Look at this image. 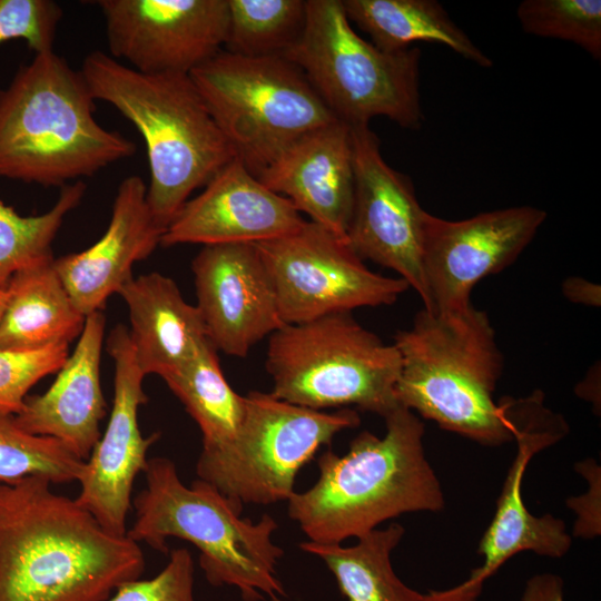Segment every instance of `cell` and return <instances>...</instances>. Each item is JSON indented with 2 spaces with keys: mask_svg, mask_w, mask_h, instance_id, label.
Returning <instances> with one entry per match:
<instances>
[{
  "mask_svg": "<svg viewBox=\"0 0 601 601\" xmlns=\"http://www.w3.org/2000/svg\"><path fill=\"white\" fill-rule=\"evenodd\" d=\"M50 485L40 476L0 485V601H106L142 574L139 543Z\"/></svg>",
  "mask_w": 601,
  "mask_h": 601,
  "instance_id": "6da1fadb",
  "label": "cell"
},
{
  "mask_svg": "<svg viewBox=\"0 0 601 601\" xmlns=\"http://www.w3.org/2000/svg\"><path fill=\"white\" fill-rule=\"evenodd\" d=\"M384 420L383 437L363 431L346 454L325 451L317 460L316 483L289 497L288 515L308 541L342 543L403 513L444 508L424 453L423 422L401 405Z\"/></svg>",
  "mask_w": 601,
  "mask_h": 601,
  "instance_id": "7a4b0ae2",
  "label": "cell"
},
{
  "mask_svg": "<svg viewBox=\"0 0 601 601\" xmlns=\"http://www.w3.org/2000/svg\"><path fill=\"white\" fill-rule=\"evenodd\" d=\"M96 101L80 70L35 53L0 89V177L63 187L134 156V141L96 120Z\"/></svg>",
  "mask_w": 601,
  "mask_h": 601,
  "instance_id": "3957f363",
  "label": "cell"
},
{
  "mask_svg": "<svg viewBox=\"0 0 601 601\" xmlns=\"http://www.w3.org/2000/svg\"><path fill=\"white\" fill-rule=\"evenodd\" d=\"M96 100L141 135L150 179L147 204L164 229L198 188L237 155L186 73H142L95 50L80 69Z\"/></svg>",
  "mask_w": 601,
  "mask_h": 601,
  "instance_id": "277c9868",
  "label": "cell"
},
{
  "mask_svg": "<svg viewBox=\"0 0 601 601\" xmlns=\"http://www.w3.org/2000/svg\"><path fill=\"white\" fill-rule=\"evenodd\" d=\"M393 344L401 356V406L482 445L513 440L504 407L494 401L503 356L485 312L473 304L446 313L423 308Z\"/></svg>",
  "mask_w": 601,
  "mask_h": 601,
  "instance_id": "5b68a950",
  "label": "cell"
},
{
  "mask_svg": "<svg viewBox=\"0 0 601 601\" xmlns=\"http://www.w3.org/2000/svg\"><path fill=\"white\" fill-rule=\"evenodd\" d=\"M144 474L146 486L134 499L136 516L127 531L131 540L167 552V539H183L198 549L214 587H235L244 601H285L276 574L284 551L272 540L278 525L269 514L258 522L242 519L243 505L200 479L186 486L167 457L149 459Z\"/></svg>",
  "mask_w": 601,
  "mask_h": 601,
  "instance_id": "8992f818",
  "label": "cell"
},
{
  "mask_svg": "<svg viewBox=\"0 0 601 601\" xmlns=\"http://www.w3.org/2000/svg\"><path fill=\"white\" fill-rule=\"evenodd\" d=\"M265 365L270 394L295 405L317 411L355 406L383 418L400 406L396 346L352 313L282 326L269 336Z\"/></svg>",
  "mask_w": 601,
  "mask_h": 601,
  "instance_id": "52a82bcc",
  "label": "cell"
},
{
  "mask_svg": "<svg viewBox=\"0 0 601 601\" xmlns=\"http://www.w3.org/2000/svg\"><path fill=\"white\" fill-rule=\"evenodd\" d=\"M421 50L384 51L362 38L342 0H306V22L285 55L306 76L331 112L351 127L383 116L410 130L424 116Z\"/></svg>",
  "mask_w": 601,
  "mask_h": 601,
  "instance_id": "ba28073f",
  "label": "cell"
},
{
  "mask_svg": "<svg viewBox=\"0 0 601 601\" xmlns=\"http://www.w3.org/2000/svg\"><path fill=\"white\" fill-rule=\"evenodd\" d=\"M189 76L237 158L257 178L294 142L338 120L285 56L221 50Z\"/></svg>",
  "mask_w": 601,
  "mask_h": 601,
  "instance_id": "9c48e42d",
  "label": "cell"
},
{
  "mask_svg": "<svg viewBox=\"0 0 601 601\" xmlns=\"http://www.w3.org/2000/svg\"><path fill=\"white\" fill-rule=\"evenodd\" d=\"M359 422L353 408L317 411L252 391L234 440L201 447L196 473L240 505L288 501L298 471L337 433Z\"/></svg>",
  "mask_w": 601,
  "mask_h": 601,
  "instance_id": "30bf717a",
  "label": "cell"
},
{
  "mask_svg": "<svg viewBox=\"0 0 601 601\" xmlns=\"http://www.w3.org/2000/svg\"><path fill=\"white\" fill-rule=\"evenodd\" d=\"M256 246L285 325L391 305L410 288L400 277L372 272L347 239L311 220L292 234Z\"/></svg>",
  "mask_w": 601,
  "mask_h": 601,
  "instance_id": "8fae6325",
  "label": "cell"
},
{
  "mask_svg": "<svg viewBox=\"0 0 601 601\" xmlns=\"http://www.w3.org/2000/svg\"><path fill=\"white\" fill-rule=\"evenodd\" d=\"M506 411L518 451L497 499L494 516L480 541L479 553L483 563L460 585L441 590L442 601H475L485 580L516 553L531 551L561 558L571 548L572 539L564 522L551 514L533 515L521 493L522 479L532 456L561 440L568 432V425L562 416L544 407L540 391L525 398L510 400Z\"/></svg>",
  "mask_w": 601,
  "mask_h": 601,
  "instance_id": "7c38bea8",
  "label": "cell"
},
{
  "mask_svg": "<svg viewBox=\"0 0 601 601\" xmlns=\"http://www.w3.org/2000/svg\"><path fill=\"white\" fill-rule=\"evenodd\" d=\"M354 199L346 238L352 249L397 273L427 305L422 265L424 218L411 178L391 167L370 125L352 127Z\"/></svg>",
  "mask_w": 601,
  "mask_h": 601,
  "instance_id": "4fadbf2b",
  "label": "cell"
},
{
  "mask_svg": "<svg viewBox=\"0 0 601 601\" xmlns=\"http://www.w3.org/2000/svg\"><path fill=\"white\" fill-rule=\"evenodd\" d=\"M546 219L543 209L515 206L462 220L425 214L422 265L428 312L461 311L474 286L509 267Z\"/></svg>",
  "mask_w": 601,
  "mask_h": 601,
  "instance_id": "5bb4252c",
  "label": "cell"
},
{
  "mask_svg": "<svg viewBox=\"0 0 601 601\" xmlns=\"http://www.w3.org/2000/svg\"><path fill=\"white\" fill-rule=\"evenodd\" d=\"M109 56L142 73H186L224 50L228 0H97Z\"/></svg>",
  "mask_w": 601,
  "mask_h": 601,
  "instance_id": "9a60e30c",
  "label": "cell"
},
{
  "mask_svg": "<svg viewBox=\"0 0 601 601\" xmlns=\"http://www.w3.org/2000/svg\"><path fill=\"white\" fill-rule=\"evenodd\" d=\"M107 352L115 363L112 410L105 433L85 461L80 492L75 500L107 532L127 535L132 485L144 472L147 452L159 434L145 437L139 428L138 411L148 401L142 390L146 375L137 363L125 325L112 328Z\"/></svg>",
  "mask_w": 601,
  "mask_h": 601,
  "instance_id": "2e32d148",
  "label": "cell"
},
{
  "mask_svg": "<svg viewBox=\"0 0 601 601\" xmlns=\"http://www.w3.org/2000/svg\"><path fill=\"white\" fill-rule=\"evenodd\" d=\"M197 309L216 351L245 357L284 326L256 244L205 245L191 263Z\"/></svg>",
  "mask_w": 601,
  "mask_h": 601,
  "instance_id": "e0dca14e",
  "label": "cell"
},
{
  "mask_svg": "<svg viewBox=\"0 0 601 601\" xmlns=\"http://www.w3.org/2000/svg\"><path fill=\"white\" fill-rule=\"evenodd\" d=\"M304 223L287 198L268 189L236 157L180 208L160 245L258 244L292 234Z\"/></svg>",
  "mask_w": 601,
  "mask_h": 601,
  "instance_id": "ac0fdd59",
  "label": "cell"
},
{
  "mask_svg": "<svg viewBox=\"0 0 601 601\" xmlns=\"http://www.w3.org/2000/svg\"><path fill=\"white\" fill-rule=\"evenodd\" d=\"M146 195L141 177H126L102 236L79 253L53 258L57 274L85 316L102 312L108 298L132 277L134 264L160 245L164 229L155 221Z\"/></svg>",
  "mask_w": 601,
  "mask_h": 601,
  "instance_id": "d6986e66",
  "label": "cell"
},
{
  "mask_svg": "<svg viewBox=\"0 0 601 601\" xmlns=\"http://www.w3.org/2000/svg\"><path fill=\"white\" fill-rule=\"evenodd\" d=\"M258 179L311 221L347 239L355 180L351 126L335 120L307 134Z\"/></svg>",
  "mask_w": 601,
  "mask_h": 601,
  "instance_id": "ffe728a7",
  "label": "cell"
},
{
  "mask_svg": "<svg viewBox=\"0 0 601 601\" xmlns=\"http://www.w3.org/2000/svg\"><path fill=\"white\" fill-rule=\"evenodd\" d=\"M106 318L102 312L86 316L76 348L42 394L28 395L14 416L26 432L62 442L86 461L100 434L106 401L100 384V359Z\"/></svg>",
  "mask_w": 601,
  "mask_h": 601,
  "instance_id": "44dd1931",
  "label": "cell"
},
{
  "mask_svg": "<svg viewBox=\"0 0 601 601\" xmlns=\"http://www.w3.org/2000/svg\"><path fill=\"white\" fill-rule=\"evenodd\" d=\"M118 294L127 305L129 336L145 375L162 378L209 342L197 307L185 300L170 277L157 272L132 276Z\"/></svg>",
  "mask_w": 601,
  "mask_h": 601,
  "instance_id": "7402d4cb",
  "label": "cell"
},
{
  "mask_svg": "<svg viewBox=\"0 0 601 601\" xmlns=\"http://www.w3.org/2000/svg\"><path fill=\"white\" fill-rule=\"evenodd\" d=\"M53 258L21 268L9 279L0 317V348L36 351L69 345L80 336L86 316L62 284Z\"/></svg>",
  "mask_w": 601,
  "mask_h": 601,
  "instance_id": "603a6c76",
  "label": "cell"
},
{
  "mask_svg": "<svg viewBox=\"0 0 601 601\" xmlns=\"http://www.w3.org/2000/svg\"><path fill=\"white\" fill-rule=\"evenodd\" d=\"M348 20L384 51H401L415 42L446 46L483 68L492 59L450 18L436 0H342Z\"/></svg>",
  "mask_w": 601,
  "mask_h": 601,
  "instance_id": "cb8c5ba5",
  "label": "cell"
},
{
  "mask_svg": "<svg viewBox=\"0 0 601 601\" xmlns=\"http://www.w3.org/2000/svg\"><path fill=\"white\" fill-rule=\"evenodd\" d=\"M403 535L404 528L392 523L352 546L305 541L299 548L324 561L347 601H428L427 593L404 584L393 570L391 553Z\"/></svg>",
  "mask_w": 601,
  "mask_h": 601,
  "instance_id": "d4e9b609",
  "label": "cell"
},
{
  "mask_svg": "<svg viewBox=\"0 0 601 601\" xmlns=\"http://www.w3.org/2000/svg\"><path fill=\"white\" fill-rule=\"evenodd\" d=\"M162 380L200 428L203 447H218L234 440L244 418L245 396L225 378L210 342Z\"/></svg>",
  "mask_w": 601,
  "mask_h": 601,
  "instance_id": "484cf974",
  "label": "cell"
},
{
  "mask_svg": "<svg viewBox=\"0 0 601 601\" xmlns=\"http://www.w3.org/2000/svg\"><path fill=\"white\" fill-rule=\"evenodd\" d=\"M224 50L244 57L285 56L299 40L306 0H228Z\"/></svg>",
  "mask_w": 601,
  "mask_h": 601,
  "instance_id": "4316f807",
  "label": "cell"
},
{
  "mask_svg": "<svg viewBox=\"0 0 601 601\" xmlns=\"http://www.w3.org/2000/svg\"><path fill=\"white\" fill-rule=\"evenodd\" d=\"M86 194L82 180L61 187L52 207L40 215L23 216L0 199V288L21 268L53 257L52 242L66 216Z\"/></svg>",
  "mask_w": 601,
  "mask_h": 601,
  "instance_id": "83f0119b",
  "label": "cell"
},
{
  "mask_svg": "<svg viewBox=\"0 0 601 601\" xmlns=\"http://www.w3.org/2000/svg\"><path fill=\"white\" fill-rule=\"evenodd\" d=\"M85 461L62 442L26 432L14 416L0 412V485L14 484L29 476L51 484L79 482Z\"/></svg>",
  "mask_w": 601,
  "mask_h": 601,
  "instance_id": "f1b7e54d",
  "label": "cell"
},
{
  "mask_svg": "<svg viewBox=\"0 0 601 601\" xmlns=\"http://www.w3.org/2000/svg\"><path fill=\"white\" fill-rule=\"evenodd\" d=\"M516 17L525 33L573 42L601 59L600 0H523Z\"/></svg>",
  "mask_w": 601,
  "mask_h": 601,
  "instance_id": "f546056e",
  "label": "cell"
},
{
  "mask_svg": "<svg viewBox=\"0 0 601 601\" xmlns=\"http://www.w3.org/2000/svg\"><path fill=\"white\" fill-rule=\"evenodd\" d=\"M69 355V345L36 351L0 348V412L17 415L30 388L43 377L57 373Z\"/></svg>",
  "mask_w": 601,
  "mask_h": 601,
  "instance_id": "4dcf8cb0",
  "label": "cell"
},
{
  "mask_svg": "<svg viewBox=\"0 0 601 601\" xmlns=\"http://www.w3.org/2000/svg\"><path fill=\"white\" fill-rule=\"evenodd\" d=\"M62 14L52 0H0V45L23 40L35 53L53 50Z\"/></svg>",
  "mask_w": 601,
  "mask_h": 601,
  "instance_id": "1f68e13d",
  "label": "cell"
},
{
  "mask_svg": "<svg viewBox=\"0 0 601 601\" xmlns=\"http://www.w3.org/2000/svg\"><path fill=\"white\" fill-rule=\"evenodd\" d=\"M194 572L189 551L175 549L167 565L156 577L124 582L106 601H195Z\"/></svg>",
  "mask_w": 601,
  "mask_h": 601,
  "instance_id": "d6a6232c",
  "label": "cell"
},
{
  "mask_svg": "<svg viewBox=\"0 0 601 601\" xmlns=\"http://www.w3.org/2000/svg\"><path fill=\"white\" fill-rule=\"evenodd\" d=\"M589 473H582L590 483V490L579 499H569L568 505L578 514V520L574 525V535L583 538H592L600 534V511L589 506H600V469L594 461H587Z\"/></svg>",
  "mask_w": 601,
  "mask_h": 601,
  "instance_id": "836d02e7",
  "label": "cell"
},
{
  "mask_svg": "<svg viewBox=\"0 0 601 601\" xmlns=\"http://www.w3.org/2000/svg\"><path fill=\"white\" fill-rule=\"evenodd\" d=\"M521 601H564L562 578L552 573L531 577L525 583Z\"/></svg>",
  "mask_w": 601,
  "mask_h": 601,
  "instance_id": "e575fe53",
  "label": "cell"
},
{
  "mask_svg": "<svg viewBox=\"0 0 601 601\" xmlns=\"http://www.w3.org/2000/svg\"><path fill=\"white\" fill-rule=\"evenodd\" d=\"M562 293L568 300L575 304L591 307H600L601 305L600 285L582 277H568L562 283Z\"/></svg>",
  "mask_w": 601,
  "mask_h": 601,
  "instance_id": "d590c367",
  "label": "cell"
},
{
  "mask_svg": "<svg viewBox=\"0 0 601 601\" xmlns=\"http://www.w3.org/2000/svg\"><path fill=\"white\" fill-rule=\"evenodd\" d=\"M8 299V292L6 288H0V317L4 311L6 304Z\"/></svg>",
  "mask_w": 601,
  "mask_h": 601,
  "instance_id": "8d00e7d4",
  "label": "cell"
}]
</instances>
